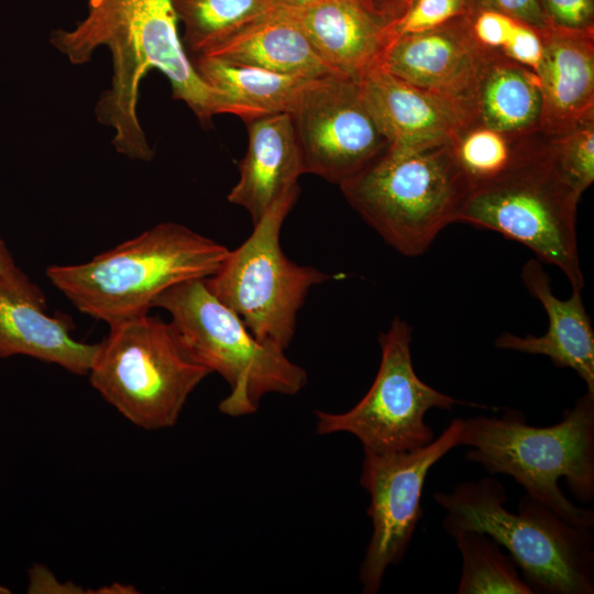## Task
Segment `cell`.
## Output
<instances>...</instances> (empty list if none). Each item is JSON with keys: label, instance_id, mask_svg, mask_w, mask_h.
<instances>
[{"label": "cell", "instance_id": "4fadbf2b", "mask_svg": "<svg viewBox=\"0 0 594 594\" xmlns=\"http://www.w3.org/2000/svg\"><path fill=\"white\" fill-rule=\"evenodd\" d=\"M451 20L430 30L393 37L377 66L458 102L472 118V98L487 48L475 41L470 23L453 24Z\"/></svg>", "mask_w": 594, "mask_h": 594}, {"label": "cell", "instance_id": "9a60e30c", "mask_svg": "<svg viewBox=\"0 0 594 594\" xmlns=\"http://www.w3.org/2000/svg\"><path fill=\"white\" fill-rule=\"evenodd\" d=\"M359 82L389 146L419 148L452 143L472 124L463 106L404 81L380 66L367 70Z\"/></svg>", "mask_w": 594, "mask_h": 594}, {"label": "cell", "instance_id": "cb8c5ba5", "mask_svg": "<svg viewBox=\"0 0 594 594\" xmlns=\"http://www.w3.org/2000/svg\"><path fill=\"white\" fill-rule=\"evenodd\" d=\"M170 3L184 26L183 46L193 56L273 9L268 0H170Z\"/></svg>", "mask_w": 594, "mask_h": 594}, {"label": "cell", "instance_id": "5bb4252c", "mask_svg": "<svg viewBox=\"0 0 594 594\" xmlns=\"http://www.w3.org/2000/svg\"><path fill=\"white\" fill-rule=\"evenodd\" d=\"M73 322L50 316L42 289L16 265L0 271V359L25 355L88 375L99 343L72 337Z\"/></svg>", "mask_w": 594, "mask_h": 594}, {"label": "cell", "instance_id": "4dcf8cb0", "mask_svg": "<svg viewBox=\"0 0 594 594\" xmlns=\"http://www.w3.org/2000/svg\"><path fill=\"white\" fill-rule=\"evenodd\" d=\"M477 2L481 9L504 13L539 33L551 25L539 0H477Z\"/></svg>", "mask_w": 594, "mask_h": 594}, {"label": "cell", "instance_id": "1f68e13d", "mask_svg": "<svg viewBox=\"0 0 594 594\" xmlns=\"http://www.w3.org/2000/svg\"><path fill=\"white\" fill-rule=\"evenodd\" d=\"M415 0H374L372 9L387 23L398 20Z\"/></svg>", "mask_w": 594, "mask_h": 594}, {"label": "cell", "instance_id": "603a6c76", "mask_svg": "<svg viewBox=\"0 0 594 594\" xmlns=\"http://www.w3.org/2000/svg\"><path fill=\"white\" fill-rule=\"evenodd\" d=\"M453 538L463 560L458 594H535L513 558L487 535L465 530Z\"/></svg>", "mask_w": 594, "mask_h": 594}, {"label": "cell", "instance_id": "f1b7e54d", "mask_svg": "<svg viewBox=\"0 0 594 594\" xmlns=\"http://www.w3.org/2000/svg\"><path fill=\"white\" fill-rule=\"evenodd\" d=\"M501 52L508 58L536 72L542 57V38L538 31L516 21L512 35Z\"/></svg>", "mask_w": 594, "mask_h": 594}, {"label": "cell", "instance_id": "2e32d148", "mask_svg": "<svg viewBox=\"0 0 594 594\" xmlns=\"http://www.w3.org/2000/svg\"><path fill=\"white\" fill-rule=\"evenodd\" d=\"M536 70L542 91L540 131L559 136L594 116L593 29L569 30L551 24Z\"/></svg>", "mask_w": 594, "mask_h": 594}, {"label": "cell", "instance_id": "5b68a950", "mask_svg": "<svg viewBox=\"0 0 594 594\" xmlns=\"http://www.w3.org/2000/svg\"><path fill=\"white\" fill-rule=\"evenodd\" d=\"M352 208L395 250L424 253L454 222L469 191L451 143L388 148L339 185Z\"/></svg>", "mask_w": 594, "mask_h": 594}, {"label": "cell", "instance_id": "d6a6232c", "mask_svg": "<svg viewBox=\"0 0 594 594\" xmlns=\"http://www.w3.org/2000/svg\"><path fill=\"white\" fill-rule=\"evenodd\" d=\"M327 0H268L273 9H301Z\"/></svg>", "mask_w": 594, "mask_h": 594}, {"label": "cell", "instance_id": "44dd1931", "mask_svg": "<svg viewBox=\"0 0 594 594\" xmlns=\"http://www.w3.org/2000/svg\"><path fill=\"white\" fill-rule=\"evenodd\" d=\"M472 124L508 133L540 131L542 91L538 75L531 68L487 48L482 63L472 103Z\"/></svg>", "mask_w": 594, "mask_h": 594}, {"label": "cell", "instance_id": "e0dca14e", "mask_svg": "<svg viewBox=\"0 0 594 594\" xmlns=\"http://www.w3.org/2000/svg\"><path fill=\"white\" fill-rule=\"evenodd\" d=\"M305 33L340 76L360 79L377 66L391 41L388 23L362 0H327L301 9H278Z\"/></svg>", "mask_w": 594, "mask_h": 594}, {"label": "cell", "instance_id": "ba28073f", "mask_svg": "<svg viewBox=\"0 0 594 594\" xmlns=\"http://www.w3.org/2000/svg\"><path fill=\"white\" fill-rule=\"evenodd\" d=\"M206 278L179 283L162 293L153 307L170 315L193 355L230 386L219 410L231 417L254 414L271 393L296 395L307 384L305 369L280 346L258 341L242 320L216 298Z\"/></svg>", "mask_w": 594, "mask_h": 594}, {"label": "cell", "instance_id": "8fae6325", "mask_svg": "<svg viewBox=\"0 0 594 594\" xmlns=\"http://www.w3.org/2000/svg\"><path fill=\"white\" fill-rule=\"evenodd\" d=\"M463 419H454L425 447L399 452L364 450L360 484L370 495L373 534L360 566L364 594L380 591L391 565L405 557L424 516L421 495L430 469L460 446Z\"/></svg>", "mask_w": 594, "mask_h": 594}, {"label": "cell", "instance_id": "7402d4cb", "mask_svg": "<svg viewBox=\"0 0 594 594\" xmlns=\"http://www.w3.org/2000/svg\"><path fill=\"white\" fill-rule=\"evenodd\" d=\"M189 59L199 77L226 98L231 114L244 122L270 114L290 113L301 90L312 80L213 57L195 56Z\"/></svg>", "mask_w": 594, "mask_h": 594}, {"label": "cell", "instance_id": "7c38bea8", "mask_svg": "<svg viewBox=\"0 0 594 594\" xmlns=\"http://www.w3.org/2000/svg\"><path fill=\"white\" fill-rule=\"evenodd\" d=\"M305 174L342 184L389 146L362 96L359 79L310 80L290 111Z\"/></svg>", "mask_w": 594, "mask_h": 594}, {"label": "cell", "instance_id": "d590c367", "mask_svg": "<svg viewBox=\"0 0 594 594\" xmlns=\"http://www.w3.org/2000/svg\"><path fill=\"white\" fill-rule=\"evenodd\" d=\"M367 7H370L372 9V4L374 2V0H362ZM373 10V9H372ZM374 11V10H373Z\"/></svg>", "mask_w": 594, "mask_h": 594}, {"label": "cell", "instance_id": "f546056e", "mask_svg": "<svg viewBox=\"0 0 594 594\" xmlns=\"http://www.w3.org/2000/svg\"><path fill=\"white\" fill-rule=\"evenodd\" d=\"M515 23L516 20L504 13L481 9L470 25L481 46L501 51L512 35Z\"/></svg>", "mask_w": 594, "mask_h": 594}, {"label": "cell", "instance_id": "836d02e7", "mask_svg": "<svg viewBox=\"0 0 594 594\" xmlns=\"http://www.w3.org/2000/svg\"><path fill=\"white\" fill-rule=\"evenodd\" d=\"M15 266L13 257L0 239V271Z\"/></svg>", "mask_w": 594, "mask_h": 594}, {"label": "cell", "instance_id": "8992f818", "mask_svg": "<svg viewBox=\"0 0 594 594\" xmlns=\"http://www.w3.org/2000/svg\"><path fill=\"white\" fill-rule=\"evenodd\" d=\"M580 198L553 161L550 138L540 132L512 167L469 189L455 221L520 242L582 290L575 231Z\"/></svg>", "mask_w": 594, "mask_h": 594}, {"label": "cell", "instance_id": "9c48e42d", "mask_svg": "<svg viewBox=\"0 0 594 594\" xmlns=\"http://www.w3.org/2000/svg\"><path fill=\"white\" fill-rule=\"evenodd\" d=\"M299 191L298 186L280 196L253 224L250 237L205 279L211 294L258 341L284 350L293 340L297 314L310 288L329 278L315 267L293 262L282 249L280 230Z\"/></svg>", "mask_w": 594, "mask_h": 594}, {"label": "cell", "instance_id": "83f0119b", "mask_svg": "<svg viewBox=\"0 0 594 594\" xmlns=\"http://www.w3.org/2000/svg\"><path fill=\"white\" fill-rule=\"evenodd\" d=\"M550 23L569 30L593 29V0H539Z\"/></svg>", "mask_w": 594, "mask_h": 594}, {"label": "cell", "instance_id": "4316f807", "mask_svg": "<svg viewBox=\"0 0 594 594\" xmlns=\"http://www.w3.org/2000/svg\"><path fill=\"white\" fill-rule=\"evenodd\" d=\"M464 0H415L407 12L388 23L391 38L430 30L460 14Z\"/></svg>", "mask_w": 594, "mask_h": 594}, {"label": "cell", "instance_id": "7a4b0ae2", "mask_svg": "<svg viewBox=\"0 0 594 594\" xmlns=\"http://www.w3.org/2000/svg\"><path fill=\"white\" fill-rule=\"evenodd\" d=\"M463 421L460 446L471 448L466 460L480 463L492 475L512 476L528 495L566 521L593 527V512L571 503L558 480L564 477L580 502L593 499L594 395L586 392L549 427H532L516 410L502 418L477 416Z\"/></svg>", "mask_w": 594, "mask_h": 594}, {"label": "cell", "instance_id": "30bf717a", "mask_svg": "<svg viewBox=\"0 0 594 594\" xmlns=\"http://www.w3.org/2000/svg\"><path fill=\"white\" fill-rule=\"evenodd\" d=\"M411 329L395 318L380 334L381 364L364 397L350 410L331 414L315 411L316 432H348L364 450L376 452L409 451L435 439L425 416L431 408L444 410L465 405L422 382L416 374L410 353Z\"/></svg>", "mask_w": 594, "mask_h": 594}, {"label": "cell", "instance_id": "52a82bcc", "mask_svg": "<svg viewBox=\"0 0 594 594\" xmlns=\"http://www.w3.org/2000/svg\"><path fill=\"white\" fill-rule=\"evenodd\" d=\"M209 374L172 321L146 314L110 327L88 376L125 419L156 431L177 422L189 395Z\"/></svg>", "mask_w": 594, "mask_h": 594}, {"label": "cell", "instance_id": "ac0fdd59", "mask_svg": "<svg viewBox=\"0 0 594 594\" xmlns=\"http://www.w3.org/2000/svg\"><path fill=\"white\" fill-rule=\"evenodd\" d=\"M245 123L248 148L228 200L244 208L255 224L280 196L299 186L305 167L289 113L258 117Z\"/></svg>", "mask_w": 594, "mask_h": 594}, {"label": "cell", "instance_id": "3957f363", "mask_svg": "<svg viewBox=\"0 0 594 594\" xmlns=\"http://www.w3.org/2000/svg\"><path fill=\"white\" fill-rule=\"evenodd\" d=\"M229 251L184 224L164 222L90 261L52 265L46 276L80 312L112 327L148 314L172 286L213 275Z\"/></svg>", "mask_w": 594, "mask_h": 594}, {"label": "cell", "instance_id": "6da1fadb", "mask_svg": "<svg viewBox=\"0 0 594 594\" xmlns=\"http://www.w3.org/2000/svg\"><path fill=\"white\" fill-rule=\"evenodd\" d=\"M177 24L170 0H88L80 22L50 35L51 44L74 65L88 63L98 47L110 51V87L95 110L98 121L113 129L116 151L129 158L150 162L154 156L138 114L140 85L153 68L167 77L173 98L201 122L231 114L226 98L195 70Z\"/></svg>", "mask_w": 594, "mask_h": 594}, {"label": "cell", "instance_id": "277c9868", "mask_svg": "<svg viewBox=\"0 0 594 594\" xmlns=\"http://www.w3.org/2000/svg\"><path fill=\"white\" fill-rule=\"evenodd\" d=\"M433 498L446 510L442 526L452 538L465 530L491 537L507 549L535 594L594 593L592 527L566 521L527 493L517 514L509 512L505 488L492 476Z\"/></svg>", "mask_w": 594, "mask_h": 594}, {"label": "cell", "instance_id": "d6986e66", "mask_svg": "<svg viewBox=\"0 0 594 594\" xmlns=\"http://www.w3.org/2000/svg\"><path fill=\"white\" fill-rule=\"evenodd\" d=\"M521 278L530 294L543 306L548 315V330L540 337H518L504 332L495 340V345L546 355L557 367L574 370L585 382L587 393L594 395V331L581 290L573 289L571 297L564 300L556 297L539 260L525 264Z\"/></svg>", "mask_w": 594, "mask_h": 594}, {"label": "cell", "instance_id": "d4e9b609", "mask_svg": "<svg viewBox=\"0 0 594 594\" xmlns=\"http://www.w3.org/2000/svg\"><path fill=\"white\" fill-rule=\"evenodd\" d=\"M539 132L508 134L473 123L451 143L452 153L471 188L512 167Z\"/></svg>", "mask_w": 594, "mask_h": 594}, {"label": "cell", "instance_id": "484cf974", "mask_svg": "<svg viewBox=\"0 0 594 594\" xmlns=\"http://www.w3.org/2000/svg\"><path fill=\"white\" fill-rule=\"evenodd\" d=\"M550 147L561 175L582 195L594 180V116L550 138Z\"/></svg>", "mask_w": 594, "mask_h": 594}, {"label": "cell", "instance_id": "ffe728a7", "mask_svg": "<svg viewBox=\"0 0 594 594\" xmlns=\"http://www.w3.org/2000/svg\"><path fill=\"white\" fill-rule=\"evenodd\" d=\"M196 56L308 79L338 75L301 29L278 9L256 16Z\"/></svg>", "mask_w": 594, "mask_h": 594}, {"label": "cell", "instance_id": "e575fe53", "mask_svg": "<svg viewBox=\"0 0 594 594\" xmlns=\"http://www.w3.org/2000/svg\"><path fill=\"white\" fill-rule=\"evenodd\" d=\"M10 591L8 587L0 584V594H9Z\"/></svg>", "mask_w": 594, "mask_h": 594}]
</instances>
